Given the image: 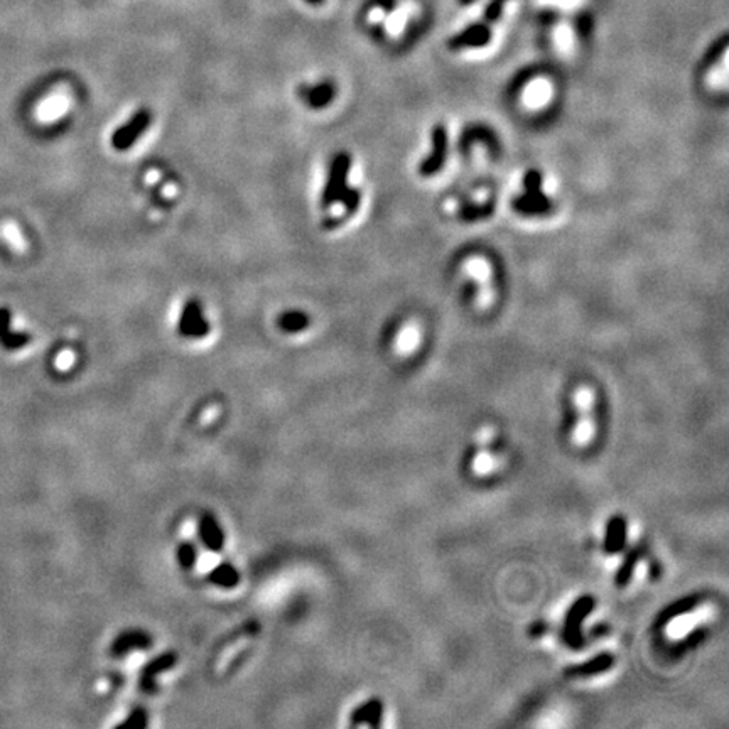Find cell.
Here are the masks:
<instances>
[{
    "mask_svg": "<svg viewBox=\"0 0 729 729\" xmlns=\"http://www.w3.org/2000/svg\"><path fill=\"white\" fill-rule=\"evenodd\" d=\"M351 169V157L346 152H338L333 157L329 166L326 184L321 193V204L323 208H331L340 201L344 189L348 188V174Z\"/></svg>",
    "mask_w": 729,
    "mask_h": 729,
    "instance_id": "6da1fadb",
    "label": "cell"
},
{
    "mask_svg": "<svg viewBox=\"0 0 729 729\" xmlns=\"http://www.w3.org/2000/svg\"><path fill=\"white\" fill-rule=\"evenodd\" d=\"M150 123H152V114L146 108L135 112L132 117L127 120L123 125H120L117 130L112 134V147L118 152H125L129 150L135 142H139V139L146 134V130L149 129Z\"/></svg>",
    "mask_w": 729,
    "mask_h": 729,
    "instance_id": "7a4b0ae2",
    "label": "cell"
},
{
    "mask_svg": "<svg viewBox=\"0 0 729 729\" xmlns=\"http://www.w3.org/2000/svg\"><path fill=\"white\" fill-rule=\"evenodd\" d=\"M177 333L189 340H201L208 336L209 321L204 316V311L200 302L193 299L182 306L179 321H177Z\"/></svg>",
    "mask_w": 729,
    "mask_h": 729,
    "instance_id": "3957f363",
    "label": "cell"
},
{
    "mask_svg": "<svg viewBox=\"0 0 729 729\" xmlns=\"http://www.w3.org/2000/svg\"><path fill=\"white\" fill-rule=\"evenodd\" d=\"M449 147V135L448 129L444 125H436L430 132V152L429 156L422 161L419 173L421 176L430 177L436 176L441 169L444 168L446 157H448Z\"/></svg>",
    "mask_w": 729,
    "mask_h": 729,
    "instance_id": "277c9868",
    "label": "cell"
},
{
    "mask_svg": "<svg viewBox=\"0 0 729 729\" xmlns=\"http://www.w3.org/2000/svg\"><path fill=\"white\" fill-rule=\"evenodd\" d=\"M177 664V655L174 651H164V653L157 655L152 660L147 662L141 670V677H139V687L143 694H157L159 685H157V677L161 674L168 672Z\"/></svg>",
    "mask_w": 729,
    "mask_h": 729,
    "instance_id": "5b68a950",
    "label": "cell"
},
{
    "mask_svg": "<svg viewBox=\"0 0 729 729\" xmlns=\"http://www.w3.org/2000/svg\"><path fill=\"white\" fill-rule=\"evenodd\" d=\"M152 637L147 631L139 630V628H132V630H125L122 633H118L115 637L114 642L110 645V655L115 658L127 657L132 651H142L152 647Z\"/></svg>",
    "mask_w": 729,
    "mask_h": 729,
    "instance_id": "8992f818",
    "label": "cell"
},
{
    "mask_svg": "<svg viewBox=\"0 0 729 729\" xmlns=\"http://www.w3.org/2000/svg\"><path fill=\"white\" fill-rule=\"evenodd\" d=\"M196 530L197 538L209 552H222L225 547V532L222 529V523L218 522L215 515L209 513V511L201 513V517L197 518Z\"/></svg>",
    "mask_w": 729,
    "mask_h": 729,
    "instance_id": "52a82bcc",
    "label": "cell"
},
{
    "mask_svg": "<svg viewBox=\"0 0 729 729\" xmlns=\"http://www.w3.org/2000/svg\"><path fill=\"white\" fill-rule=\"evenodd\" d=\"M511 208L523 216H544L552 211V203L544 193H523L511 201Z\"/></svg>",
    "mask_w": 729,
    "mask_h": 729,
    "instance_id": "ba28073f",
    "label": "cell"
},
{
    "mask_svg": "<svg viewBox=\"0 0 729 729\" xmlns=\"http://www.w3.org/2000/svg\"><path fill=\"white\" fill-rule=\"evenodd\" d=\"M336 88L335 85L329 83V81H323V83H317L314 87L304 88L302 90V96H304L306 103L314 110H319V108L328 107L329 103L335 100Z\"/></svg>",
    "mask_w": 729,
    "mask_h": 729,
    "instance_id": "9c48e42d",
    "label": "cell"
},
{
    "mask_svg": "<svg viewBox=\"0 0 729 729\" xmlns=\"http://www.w3.org/2000/svg\"><path fill=\"white\" fill-rule=\"evenodd\" d=\"M208 581L216 588L234 589L240 584V572L231 562H220L209 571Z\"/></svg>",
    "mask_w": 729,
    "mask_h": 729,
    "instance_id": "30bf717a",
    "label": "cell"
},
{
    "mask_svg": "<svg viewBox=\"0 0 729 729\" xmlns=\"http://www.w3.org/2000/svg\"><path fill=\"white\" fill-rule=\"evenodd\" d=\"M490 42V29L484 26L468 27L451 41L453 48H482Z\"/></svg>",
    "mask_w": 729,
    "mask_h": 729,
    "instance_id": "8fae6325",
    "label": "cell"
},
{
    "mask_svg": "<svg viewBox=\"0 0 729 729\" xmlns=\"http://www.w3.org/2000/svg\"><path fill=\"white\" fill-rule=\"evenodd\" d=\"M495 213L493 201H480V203H464L457 208V218L461 222L473 223L483 222V220L491 218Z\"/></svg>",
    "mask_w": 729,
    "mask_h": 729,
    "instance_id": "7c38bea8",
    "label": "cell"
},
{
    "mask_svg": "<svg viewBox=\"0 0 729 729\" xmlns=\"http://www.w3.org/2000/svg\"><path fill=\"white\" fill-rule=\"evenodd\" d=\"M382 719V704L380 701H368L367 704H362L351 712L350 723L353 726L367 724V726H377Z\"/></svg>",
    "mask_w": 729,
    "mask_h": 729,
    "instance_id": "4fadbf2b",
    "label": "cell"
},
{
    "mask_svg": "<svg viewBox=\"0 0 729 729\" xmlns=\"http://www.w3.org/2000/svg\"><path fill=\"white\" fill-rule=\"evenodd\" d=\"M279 328L286 333H301L309 328V316L302 311L282 313L277 319Z\"/></svg>",
    "mask_w": 729,
    "mask_h": 729,
    "instance_id": "5bb4252c",
    "label": "cell"
},
{
    "mask_svg": "<svg viewBox=\"0 0 729 729\" xmlns=\"http://www.w3.org/2000/svg\"><path fill=\"white\" fill-rule=\"evenodd\" d=\"M701 616H704L703 613H690V615L678 616L677 620H674V622L670 623L669 628H667V631H669V635L672 638L684 637L687 631L692 630V628L699 623Z\"/></svg>",
    "mask_w": 729,
    "mask_h": 729,
    "instance_id": "9a60e30c",
    "label": "cell"
},
{
    "mask_svg": "<svg viewBox=\"0 0 729 729\" xmlns=\"http://www.w3.org/2000/svg\"><path fill=\"white\" fill-rule=\"evenodd\" d=\"M176 561L181 569L193 571L197 562V550L193 542H181L176 549Z\"/></svg>",
    "mask_w": 729,
    "mask_h": 729,
    "instance_id": "2e32d148",
    "label": "cell"
},
{
    "mask_svg": "<svg viewBox=\"0 0 729 729\" xmlns=\"http://www.w3.org/2000/svg\"><path fill=\"white\" fill-rule=\"evenodd\" d=\"M592 434H595V424L589 417V410H579V421L574 429V441L577 444H586L591 441Z\"/></svg>",
    "mask_w": 729,
    "mask_h": 729,
    "instance_id": "e0dca14e",
    "label": "cell"
},
{
    "mask_svg": "<svg viewBox=\"0 0 729 729\" xmlns=\"http://www.w3.org/2000/svg\"><path fill=\"white\" fill-rule=\"evenodd\" d=\"M149 724L147 711L143 708H135L129 712V716L117 724V729H143Z\"/></svg>",
    "mask_w": 729,
    "mask_h": 729,
    "instance_id": "ac0fdd59",
    "label": "cell"
},
{
    "mask_svg": "<svg viewBox=\"0 0 729 729\" xmlns=\"http://www.w3.org/2000/svg\"><path fill=\"white\" fill-rule=\"evenodd\" d=\"M338 203L343 207L346 215H353V213L358 209L360 203H362V193H360L358 188H350V186H348L343 191V195H341Z\"/></svg>",
    "mask_w": 729,
    "mask_h": 729,
    "instance_id": "d6986e66",
    "label": "cell"
},
{
    "mask_svg": "<svg viewBox=\"0 0 729 729\" xmlns=\"http://www.w3.org/2000/svg\"><path fill=\"white\" fill-rule=\"evenodd\" d=\"M495 468H496V459L486 451L476 455L475 461H473V469H475L476 475H490Z\"/></svg>",
    "mask_w": 729,
    "mask_h": 729,
    "instance_id": "ffe728a7",
    "label": "cell"
},
{
    "mask_svg": "<svg viewBox=\"0 0 729 729\" xmlns=\"http://www.w3.org/2000/svg\"><path fill=\"white\" fill-rule=\"evenodd\" d=\"M542 182H544L542 174L538 173V170L532 169L529 170V173H525V176H523V189H525V193H541Z\"/></svg>",
    "mask_w": 729,
    "mask_h": 729,
    "instance_id": "44dd1931",
    "label": "cell"
},
{
    "mask_svg": "<svg viewBox=\"0 0 729 729\" xmlns=\"http://www.w3.org/2000/svg\"><path fill=\"white\" fill-rule=\"evenodd\" d=\"M538 2L545 3V6H552V7H562V9H572V7L579 6L581 0H538Z\"/></svg>",
    "mask_w": 729,
    "mask_h": 729,
    "instance_id": "7402d4cb",
    "label": "cell"
},
{
    "mask_svg": "<svg viewBox=\"0 0 729 729\" xmlns=\"http://www.w3.org/2000/svg\"><path fill=\"white\" fill-rule=\"evenodd\" d=\"M308 3H311V6H319V3H323L324 0H306Z\"/></svg>",
    "mask_w": 729,
    "mask_h": 729,
    "instance_id": "603a6c76",
    "label": "cell"
}]
</instances>
